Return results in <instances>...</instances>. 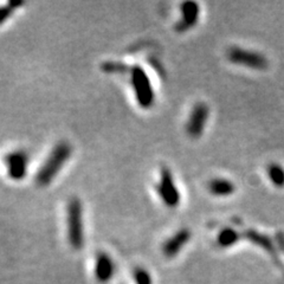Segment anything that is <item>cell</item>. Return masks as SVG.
Masks as SVG:
<instances>
[{"label":"cell","mask_w":284,"mask_h":284,"mask_svg":"<svg viewBox=\"0 0 284 284\" xmlns=\"http://www.w3.org/2000/svg\"><path fill=\"white\" fill-rule=\"evenodd\" d=\"M71 155V147L68 142H59L53 148L52 152L42 166V168L36 175V183L39 186H47L52 181L56 174H58L60 168L64 166Z\"/></svg>","instance_id":"1"},{"label":"cell","mask_w":284,"mask_h":284,"mask_svg":"<svg viewBox=\"0 0 284 284\" xmlns=\"http://www.w3.org/2000/svg\"><path fill=\"white\" fill-rule=\"evenodd\" d=\"M131 75L138 103L143 109H148L154 103V90L149 77H148L146 71L138 65L133 66L131 69Z\"/></svg>","instance_id":"2"},{"label":"cell","mask_w":284,"mask_h":284,"mask_svg":"<svg viewBox=\"0 0 284 284\" xmlns=\"http://www.w3.org/2000/svg\"><path fill=\"white\" fill-rule=\"evenodd\" d=\"M68 235L71 246L80 250L83 246L82 205L77 198H72L68 205Z\"/></svg>","instance_id":"3"},{"label":"cell","mask_w":284,"mask_h":284,"mask_svg":"<svg viewBox=\"0 0 284 284\" xmlns=\"http://www.w3.org/2000/svg\"><path fill=\"white\" fill-rule=\"evenodd\" d=\"M228 59L237 65H243L253 70H265L269 62L262 53L256 51L241 49L239 47H232L228 50Z\"/></svg>","instance_id":"4"},{"label":"cell","mask_w":284,"mask_h":284,"mask_svg":"<svg viewBox=\"0 0 284 284\" xmlns=\"http://www.w3.org/2000/svg\"><path fill=\"white\" fill-rule=\"evenodd\" d=\"M158 193L166 206L177 207L180 202V193L178 191V187L175 185L173 175L168 168L162 167L160 180L158 184Z\"/></svg>","instance_id":"5"},{"label":"cell","mask_w":284,"mask_h":284,"mask_svg":"<svg viewBox=\"0 0 284 284\" xmlns=\"http://www.w3.org/2000/svg\"><path fill=\"white\" fill-rule=\"evenodd\" d=\"M210 116V109L205 103H197L193 107L186 123V132L192 139L200 138L204 133L207 119Z\"/></svg>","instance_id":"6"},{"label":"cell","mask_w":284,"mask_h":284,"mask_svg":"<svg viewBox=\"0 0 284 284\" xmlns=\"http://www.w3.org/2000/svg\"><path fill=\"white\" fill-rule=\"evenodd\" d=\"M5 164L7 166V173L13 180H22L26 175L29 166L28 154L23 150L8 154L5 159Z\"/></svg>","instance_id":"7"},{"label":"cell","mask_w":284,"mask_h":284,"mask_svg":"<svg viewBox=\"0 0 284 284\" xmlns=\"http://www.w3.org/2000/svg\"><path fill=\"white\" fill-rule=\"evenodd\" d=\"M200 8L195 1H185L181 4V20L175 25L177 32H186L198 24Z\"/></svg>","instance_id":"8"},{"label":"cell","mask_w":284,"mask_h":284,"mask_svg":"<svg viewBox=\"0 0 284 284\" xmlns=\"http://www.w3.org/2000/svg\"><path fill=\"white\" fill-rule=\"evenodd\" d=\"M189 239H191V232L186 229L180 230L166 241L164 245V253L167 257H174L189 243Z\"/></svg>","instance_id":"9"},{"label":"cell","mask_w":284,"mask_h":284,"mask_svg":"<svg viewBox=\"0 0 284 284\" xmlns=\"http://www.w3.org/2000/svg\"><path fill=\"white\" fill-rule=\"evenodd\" d=\"M115 271L114 263L107 253H99L96 258L95 273L99 282H108L113 277Z\"/></svg>","instance_id":"10"},{"label":"cell","mask_w":284,"mask_h":284,"mask_svg":"<svg viewBox=\"0 0 284 284\" xmlns=\"http://www.w3.org/2000/svg\"><path fill=\"white\" fill-rule=\"evenodd\" d=\"M208 191L217 197H229L234 194L236 187L232 181L223 178H214L208 183Z\"/></svg>","instance_id":"11"},{"label":"cell","mask_w":284,"mask_h":284,"mask_svg":"<svg viewBox=\"0 0 284 284\" xmlns=\"http://www.w3.org/2000/svg\"><path fill=\"white\" fill-rule=\"evenodd\" d=\"M217 240H218V244L222 247H230L235 245L239 240V235L236 230L226 228L219 232Z\"/></svg>","instance_id":"12"},{"label":"cell","mask_w":284,"mask_h":284,"mask_svg":"<svg viewBox=\"0 0 284 284\" xmlns=\"http://www.w3.org/2000/svg\"><path fill=\"white\" fill-rule=\"evenodd\" d=\"M268 175L269 179L275 186L284 187V168L279 164H271L268 167Z\"/></svg>","instance_id":"13"},{"label":"cell","mask_w":284,"mask_h":284,"mask_svg":"<svg viewBox=\"0 0 284 284\" xmlns=\"http://www.w3.org/2000/svg\"><path fill=\"white\" fill-rule=\"evenodd\" d=\"M23 5H24L23 1H11L8 2L7 5L0 7V24L4 23L8 17L12 16V13H13L18 7H20V6Z\"/></svg>","instance_id":"14"},{"label":"cell","mask_w":284,"mask_h":284,"mask_svg":"<svg viewBox=\"0 0 284 284\" xmlns=\"http://www.w3.org/2000/svg\"><path fill=\"white\" fill-rule=\"evenodd\" d=\"M101 69L105 72H127V71H131L132 68H129V66H127L125 64H122V63H119V62H105V63H102L101 65Z\"/></svg>","instance_id":"15"},{"label":"cell","mask_w":284,"mask_h":284,"mask_svg":"<svg viewBox=\"0 0 284 284\" xmlns=\"http://www.w3.org/2000/svg\"><path fill=\"white\" fill-rule=\"evenodd\" d=\"M134 277L137 284H152V279L144 269L138 268L134 271Z\"/></svg>","instance_id":"16"}]
</instances>
